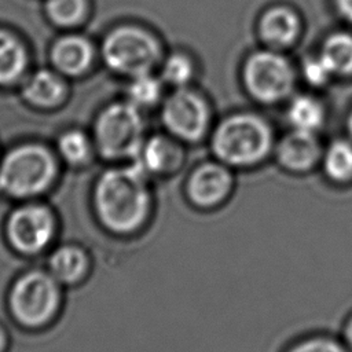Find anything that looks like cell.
<instances>
[{
  "label": "cell",
  "instance_id": "cell-1",
  "mask_svg": "<svg viewBox=\"0 0 352 352\" xmlns=\"http://www.w3.org/2000/svg\"><path fill=\"white\" fill-rule=\"evenodd\" d=\"M91 204L104 231L116 236L135 235L153 212L150 176L136 161L110 164L94 182Z\"/></svg>",
  "mask_w": 352,
  "mask_h": 352
},
{
  "label": "cell",
  "instance_id": "cell-2",
  "mask_svg": "<svg viewBox=\"0 0 352 352\" xmlns=\"http://www.w3.org/2000/svg\"><path fill=\"white\" fill-rule=\"evenodd\" d=\"M60 166L55 150L44 143H18L0 157V191L18 202L40 199L56 186Z\"/></svg>",
  "mask_w": 352,
  "mask_h": 352
},
{
  "label": "cell",
  "instance_id": "cell-3",
  "mask_svg": "<svg viewBox=\"0 0 352 352\" xmlns=\"http://www.w3.org/2000/svg\"><path fill=\"white\" fill-rule=\"evenodd\" d=\"M274 147L270 124L253 113H236L217 124L210 136L214 158L230 168L261 164Z\"/></svg>",
  "mask_w": 352,
  "mask_h": 352
},
{
  "label": "cell",
  "instance_id": "cell-4",
  "mask_svg": "<svg viewBox=\"0 0 352 352\" xmlns=\"http://www.w3.org/2000/svg\"><path fill=\"white\" fill-rule=\"evenodd\" d=\"M63 286L47 268L19 274L7 293V309L25 330H43L52 324L62 309Z\"/></svg>",
  "mask_w": 352,
  "mask_h": 352
},
{
  "label": "cell",
  "instance_id": "cell-5",
  "mask_svg": "<svg viewBox=\"0 0 352 352\" xmlns=\"http://www.w3.org/2000/svg\"><path fill=\"white\" fill-rule=\"evenodd\" d=\"M91 136L98 157L109 164L135 161L146 140L140 109L128 100L109 104L95 118Z\"/></svg>",
  "mask_w": 352,
  "mask_h": 352
},
{
  "label": "cell",
  "instance_id": "cell-6",
  "mask_svg": "<svg viewBox=\"0 0 352 352\" xmlns=\"http://www.w3.org/2000/svg\"><path fill=\"white\" fill-rule=\"evenodd\" d=\"M59 219L41 199L18 202L6 217L4 236L18 254L33 257L50 252L58 239Z\"/></svg>",
  "mask_w": 352,
  "mask_h": 352
},
{
  "label": "cell",
  "instance_id": "cell-7",
  "mask_svg": "<svg viewBox=\"0 0 352 352\" xmlns=\"http://www.w3.org/2000/svg\"><path fill=\"white\" fill-rule=\"evenodd\" d=\"M162 55L158 40L136 26H120L103 40L102 56L106 66L124 76L151 73Z\"/></svg>",
  "mask_w": 352,
  "mask_h": 352
},
{
  "label": "cell",
  "instance_id": "cell-8",
  "mask_svg": "<svg viewBox=\"0 0 352 352\" xmlns=\"http://www.w3.org/2000/svg\"><path fill=\"white\" fill-rule=\"evenodd\" d=\"M294 70L290 62L274 51L252 54L243 66V84L249 95L261 103L286 99L294 88Z\"/></svg>",
  "mask_w": 352,
  "mask_h": 352
},
{
  "label": "cell",
  "instance_id": "cell-9",
  "mask_svg": "<svg viewBox=\"0 0 352 352\" xmlns=\"http://www.w3.org/2000/svg\"><path fill=\"white\" fill-rule=\"evenodd\" d=\"M161 121L166 132L182 143H197L210 126V110L205 99L183 87L176 88L164 102Z\"/></svg>",
  "mask_w": 352,
  "mask_h": 352
},
{
  "label": "cell",
  "instance_id": "cell-10",
  "mask_svg": "<svg viewBox=\"0 0 352 352\" xmlns=\"http://www.w3.org/2000/svg\"><path fill=\"white\" fill-rule=\"evenodd\" d=\"M234 176L223 162L206 161L197 165L188 175L184 191L190 204L198 209H214L231 195Z\"/></svg>",
  "mask_w": 352,
  "mask_h": 352
},
{
  "label": "cell",
  "instance_id": "cell-11",
  "mask_svg": "<svg viewBox=\"0 0 352 352\" xmlns=\"http://www.w3.org/2000/svg\"><path fill=\"white\" fill-rule=\"evenodd\" d=\"M135 161L150 177H165L182 169L184 150L182 142L169 133H157L146 138Z\"/></svg>",
  "mask_w": 352,
  "mask_h": 352
},
{
  "label": "cell",
  "instance_id": "cell-12",
  "mask_svg": "<svg viewBox=\"0 0 352 352\" xmlns=\"http://www.w3.org/2000/svg\"><path fill=\"white\" fill-rule=\"evenodd\" d=\"M278 164L292 173H305L320 164L322 144L316 133L292 129L276 144Z\"/></svg>",
  "mask_w": 352,
  "mask_h": 352
},
{
  "label": "cell",
  "instance_id": "cell-13",
  "mask_svg": "<svg viewBox=\"0 0 352 352\" xmlns=\"http://www.w3.org/2000/svg\"><path fill=\"white\" fill-rule=\"evenodd\" d=\"M45 268L62 286L72 287L89 276L92 260L81 245L60 243L48 252Z\"/></svg>",
  "mask_w": 352,
  "mask_h": 352
},
{
  "label": "cell",
  "instance_id": "cell-14",
  "mask_svg": "<svg viewBox=\"0 0 352 352\" xmlns=\"http://www.w3.org/2000/svg\"><path fill=\"white\" fill-rule=\"evenodd\" d=\"M51 62L58 73L76 77L88 70L94 51L91 43L78 34L59 37L51 48Z\"/></svg>",
  "mask_w": 352,
  "mask_h": 352
},
{
  "label": "cell",
  "instance_id": "cell-15",
  "mask_svg": "<svg viewBox=\"0 0 352 352\" xmlns=\"http://www.w3.org/2000/svg\"><path fill=\"white\" fill-rule=\"evenodd\" d=\"M301 23L297 14L283 6L267 10L258 22V32L265 44L274 48H283L296 41Z\"/></svg>",
  "mask_w": 352,
  "mask_h": 352
},
{
  "label": "cell",
  "instance_id": "cell-16",
  "mask_svg": "<svg viewBox=\"0 0 352 352\" xmlns=\"http://www.w3.org/2000/svg\"><path fill=\"white\" fill-rule=\"evenodd\" d=\"M67 88L59 74L51 70L36 72L25 84L22 95L28 103L38 109H55L66 98Z\"/></svg>",
  "mask_w": 352,
  "mask_h": 352
},
{
  "label": "cell",
  "instance_id": "cell-17",
  "mask_svg": "<svg viewBox=\"0 0 352 352\" xmlns=\"http://www.w3.org/2000/svg\"><path fill=\"white\" fill-rule=\"evenodd\" d=\"M54 150L62 164L74 169L91 165L98 157L92 136L77 128L63 131L58 136Z\"/></svg>",
  "mask_w": 352,
  "mask_h": 352
},
{
  "label": "cell",
  "instance_id": "cell-18",
  "mask_svg": "<svg viewBox=\"0 0 352 352\" xmlns=\"http://www.w3.org/2000/svg\"><path fill=\"white\" fill-rule=\"evenodd\" d=\"M326 177L337 184L352 180V140L336 139L323 148L320 158Z\"/></svg>",
  "mask_w": 352,
  "mask_h": 352
},
{
  "label": "cell",
  "instance_id": "cell-19",
  "mask_svg": "<svg viewBox=\"0 0 352 352\" xmlns=\"http://www.w3.org/2000/svg\"><path fill=\"white\" fill-rule=\"evenodd\" d=\"M286 117L292 129L318 133L324 124V109L318 99L298 95L290 100Z\"/></svg>",
  "mask_w": 352,
  "mask_h": 352
},
{
  "label": "cell",
  "instance_id": "cell-20",
  "mask_svg": "<svg viewBox=\"0 0 352 352\" xmlns=\"http://www.w3.org/2000/svg\"><path fill=\"white\" fill-rule=\"evenodd\" d=\"M26 62L22 43L8 30L0 29V85L15 82L25 72Z\"/></svg>",
  "mask_w": 352,
  "mask_h": 352
},
{
  "label": "cell",
  "instance_id": "cell-21",
  "mask_svg": "<svg viewBox=\"0 0 352 352\" xmlns=\"http://www.w3.org/2000/svg\"><path fill=\"white\" fill-rule=\"evenodd\" d=\"M319 56L333 76H351L352 34L342 32L330 34L324 40Z\"/></svg>",
  "mask_w": 352,
  "mask_h": 352
},
{
  "label": "cell",
  "instance_id": "cell-22",
  "mask_svg": "<svg viewBox=\"0 0 352 352\" xmlns=\"http://www.w3.org/2000/svg\"><path fill=\"white\" fill-rule=\"evenodd\" d=\"M162 95V84L151 73L133 77L128 87V102L138 109L153 107Z\"/></svg>",
  "mask_w": 352,
  "mask_h": 352
},
{
  "label": "cell",
  "instance_id": "cell-23",
  "mask_svg": "<svg viewBox=\"0 0 352 352\" xmlns=\"http://www.w3.org/2000/svg\"><path fill=\"white\" fill-rule=\"evenodd\" d=\"M45 12L58 26L78 25L87 14V0H45Z\"/></svg>",
  "mask_w": 352,
  "mask_h": 352
},
{
  "label": "cell",
  "instance_id": "cell-24",
  "mask_svg": "<svg viewBox=\"0 0 352 352\" xmlns=\"http://www.w3.org/2000/svg\"><path fill=\"white\" fill-rule=\"evenodd\" d=\"M194 74V66L191 59L184 54H172L166 58L161 69V78L164 82L175 87H186Z\"/></svg>",
  "mask_w": 352,
  "mask_h": 352
},
{
  "label": "cell",
  "instance_id": "cell-25",
  "mask_svg": "<svg viewBox=\"0 0 352 352\" xmlns=\"http://www.w3.org/2000/svg\"><path fill=\"white\" fill-rule=\"evenodd\" d=\"M287 352H349V349L337 340L316 336L298 341Z\"/></svg>",
  "mask_w": 352,
  "mask_h": 352
},
{
  "label": "cell",
  "instance_id": "cell-26",
  "mask_svg": "<svg viewBox=\"0 0 352 352\" xmlns=\"http://www.w3.org/2000/svg\"><path fill=\"white\" fill-rule=\"evenodd\" d=\"M302 76L312 87H323L333 76L320 56L307 58L302 63Z\"/></svg>",
  "mask_w": 352,
  "mask_h": 352
},
{
  "label": "cell",
  "instance_id": "cell-27",
  "mask_svg": "<svg viewBox=\"0 0 352 352\" xmlns=\"http://www.w3.org/2000/svg\"><path fill=\"white\" fill-rule=\"evenodd\" d=\"M334 6L338 14L352 23V0H334Z\"/></svg>",
  "mask_w": 352,
  "mask_h": 352
},
{
  "label": "cell",
  "instance_id": "cell-28",
  "mask_svg": "<svg viewBox=\"0 0 352 352\" xmlns=\"http://www.w3.org/2000/svg\"><path fill=\"white\" fill-rule=\"evenodd\" d=\"M344 344L352 352V316L346 320L344 327Z\"/></svg>",
  "mask_w": 352,
  "mask_h": 352
},
{
  "label": "cell",
  "instance_id": "cell-29",
  "mask_svg": "<svg viewBox=\"0 0 352 352\" xmlns=\"http://www.w3.org/2000/svg\"><path fill=\"white\" fill-rule=\"evenodd\" d=\"M10 346V337L7 330L0 324V352H7Z\"/></svg>",
  "mask_w": 352,
  "mask_h": 352
},
{
  "label": "cell",
  "instance_id": "cell-30",
  "mask_svg": "<svg viewBox=\"0 0 352 352\" xmlns=\"http://www.w3.org/2000/svg\"><path fill=\"white\" fill-rule=\"evenodd\" d=\"M346 131H348V135H349V138L352 140V111L349 113V116L346 118Z\"/></svg>",
  "mask_w": 352,
  "mask_h": 352
},
{
  "label": "cell",
  "instance_id": "cell-31",
  "mask_svg": "<svg viewBox=\"0 0 352 352\" xmlns=\"http://www.w3.org/2000/svg\"><path fill=\"white\" fill-rule=\"evenodd\" d=\"M0 157H1V153H0Z\"/></svg>",
  "mask_w": 352,
  "mask_h": 352
}]
</instances>
